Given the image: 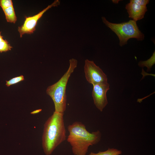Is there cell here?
<instances>
[{"mask_svg":"<svg viewBox=\"0 0 155 155\" xmlns=\"http://www.w3.org/2000/svg\"><path fill=\"white\" fill-rule=\"evenodd\" d=\"M120 1V0H112V2L115 4H117Z\"/></svg>","mask_w":155,"mask_h":155,"instance_id":"obj_17","label":"cell"},{"mask_svg":"<svg viewBox=\"0 0 155 155\" xmlns=\"http://www.w3.org/2000/svg\"><path fill=\"white\" fill-rule=\"evenodd\" d=\"M7 22L15 23L17 20L13 6L3 10Z\"/></svg>","mask_w":155,"mask_h":155,"instance_id":"obj_9","label":"cell"},{"mask_svg":"<svg viewBox=\"0 0 155 155\" xmlns=\"http://www.w3.org/2000/svg\"><path fill=\"white\" fill-rule=\"evenodd\" d=\"M121 150L114 148H108L104 151H99L97 153L91 152L88 155H119L121 154Z\"/></svg>","mask_w":155,"mask_h":155,"instance_id":"obj_10","label":"cell"},{"mask_svg":"<svg viewBox=\"0 0 155 155\" xmlns=\"http://www.w3.org/2000/svg\"><path fill=\"white\" fill-rule=\"evenodd\" d=\"M24 80V76L23 75L13 78L9 80L6 81V85L7 87L17 84Z\"/></svg>","mask_w":155,"mask_h":155,"instance_id":"obj_13","label":"cell"},{"mask_svg":"<svg viewBox=\"0 0 155 155\" xmlns=\"http://www.w3.org/2000/svg\"><path fill=\"white\" fill-rule=\"evenodd\" d=\"M69 67L59 80L54 84L48 87L47 94L52 99L56 112L64 113L66 108V86L69 79L77 67V60L73 58L69 60Z\"/></svg>","mask_w":155,"mask_h":155,"instance_id":"obj_3","label":"cell"},{"mask_svg":"<svg viewBox=\"0 0 155 155\" xmlns=\"http://www.w3.org/2000/svg\"><path fill=\"white\" fill-rule=\"evenodd\" d=\"M125 8L129 18L136 22L142 19L148 10L146 6H142L130 2L126 5Z\"/></svg>","mask_w":155,"mask_h":155,"instance_id":"obj_8","label":"cell"},{"mask_svg":"<svg viewBox=\"0 0 155 155\" xmlns=\"http://www.w3.org/2000/svg\"><path fill=\"white\" fill-rule=\"evenodd\" d=\"M42 111L41 109H37L32 112L30 113L32 114H35L39 113Z\"/></svg>","mask_w":155,"mask_h":155,"instance_id":"obj_16","label":"cell"},{"mask_svg":"<svg viewBox=\"0 0 155 155\" xmlns=\"http://www.w3.org/2000/svg\"><path fill=\"white\" fill-rule=\"evenodd\" d=\"M67 130L69 134L67 140L74 155H86L89 147L98 144L101 139V133L99 130L90 133L80 121L69 125Z\"/></svg>","mask_w":155,"mask_h":155,"instance_id":"obj_2","label":"cell"},{"mask_svg":"<svg viewBox=\"0 0 155 155\" xmlns=\"http://www.w3.org/2000/svg\"><path fill=\"white\" fill-rule=\"evenodd\" d=\"M84 71L86 80L92 85L108 82L106 75L92 61L85 60Z\"/></svg>","mask_w":155,"mask_h":155,"instance_id":"obj_5","label":"cell"},{"mask_svg":"<svg viewBox=\"0 0 155 155\" xmlns=\"http://www.w3.org/2000/svg\"><path fill=\"white\" fill-rule=\"evenodd\" d=\"M13 5L11 0H0V6L3 10Z\"/></svg>","mask_w":155,"mask_h":155,"instance_id":"obj_14","label":"cell"},{"mask_svg":"<svg viewBox=\"0 0 155 155\" xmlns=\"http://www.w3.org/2000/svg\"><path fill=\"white\" fill-rule=\"evenodd\" d=\"M60 2L56 0L48 5L37 14L30 17H26L23 24L18 28V30L20 37L25 34H31L34 33L36 30V27L39 20L44 13L52 7L57 6L60 4Z\"/></svg>","mask_w":155,"mask_h":155,"instance_id":"obj_6","label":"cell"},{"mask_svg":"<svg viewBox=\"0 0 155 155\" xmlns=\"http://www.w3.org/2000/svg\"><path fill=\"white\" fill-rule=\"evenodd\" d=\"M12 48L6 40H3L0 42V52H6L10 50Z\"/></svg>","mask_w":155,"mask_h":155,"instance_id":"obj_12","label":"cell"},{"mask_svg":"<svg viewBox=\"0 0 155 155\" xmlns=\"http://www.w3.org/2000/svg\"><path fill=\"white\" fill-rule=\"evenodd\" d=\"M3 39V36L1 35V32H0V42Z\"/></svg>","mask_w":155,"mask_h":155,"instance_id":"obj_18","label":"cell"},{"mask_svg":"<svg viewBox=\"0 0 155 155\" xmlns=\"http://www.w3.org/2000/svg\"><path fill=\"white\" fill-rule=\"evenodd\" d=\"M102 19L103 23L118 36L119 45L121 46L127 44L130 38H135L137 40L142 41L144 38V35L139 30L136 22L132 20L117 24L109 22L104 17Z\"/></svg>","mask_w":155,"mask_h":155,"instance_id":"obj_4","label":"cell"},{"mask_svg":"<svg viewBox=\"0 0 155 155\" xmlns=\"http://www.w3.org/2000/svg\"><path fill=\"white\" fill-rule=\"evenodd\" d=\"M64 113L54 111L45 122L42 136V146L46 155H50L66 139Z\"/></svg>","mask_w":155,"mask_h":155,"instance_id":"obj_1","label":"cell"},{"mask_svg":"<svg viewBox=\"0 0 155 155\" xmlns=\"http://www.w3.org/2000/svg\"><path fill=\"white\" fill-rule=\"evenodd\" d=\"M92 96L96 108L102 112L108 103L106 93L110 89L108 83L96 84L92 85Z\"/></svg>","mask_w":155,"mask_h":155,"instance_id":"obj_7","label":"cell"},{"mask_svg":"<svg viewBox=\"0 0 155 155\" xmlns=\"http://www.w3.org/2000/svg\"><path fill=\"white\" fill-rule=\"evenodd\" d=\"M155 51L151 57L146 61H140L138 63V65L141 67L146 66L148 68V71H150V69L152 66L155 64Z\"/></svg>","mask_w":155,"mask_h":155,"instance_id":"obj_11","label":"cell"},{"mask_svg":"<svg viewBox=\"0 0 155 155\" xmlns=\"http://www.w3.org/2000/svg\"><path fill=\"white\" fill-rule=\"evenodd\" d=\"M149 1V0H130L129 2L142 6H146Z\"/></svg>","mask_w":155,"mask_h":155,"instance_id":"obj_15","label":"cell"}]
</instances>
